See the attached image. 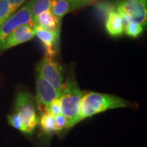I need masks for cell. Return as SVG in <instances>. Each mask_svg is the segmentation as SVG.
<instances>
[{"instance_id": "cell-17", "label": "cell", "mask_w": 147, "mask_h": 147, "mask_svg": "<svg viewBox=\"0 0 147 147\" xmlns=\"http://www.w3.org/2000/svg\"><path fill=\"white\" fill-rule=\"evenodd\" d=\"M11 16L8 0H0V27Z\"/></svg>"}, {"instance_id": "cell-22", "label": "cell", "mask_w": 147, "mask_h": 147, "mask_svg": "<svg viewBox=\"0 0 147 147\" xmlns=\"http://www.w3.org/2000/svg\"><path fill=\"white\" fill-rule=\"evenodd\" d=\"M95 1V0H92V2H93V1Z\"/></svg>"}, {"instance_id": "cell-20", "label": "cell", "mask_w": 147, "mask_h": 147, "mask_svg": "<svg viewBox=\"0 0 147 147\" xmlns=\"http://www.w3.org/2000/svg\"><path fill=\"white\" fill-rule=\"evenodd\" d=\"M26 0H8L10 8L11 15L17 10L18 7H20Z\"/></svg>"}, {"instance_id": "cell-23", "label": "cell", "mask_w": 147, "mask_h": 147, "mask_svg": "<svg viewBox=\"0 0 147 147\" xmlns=\"http://www.w3.org/2000/svg\"><path fill=\"white\" fill-rule=\"evenodd\" d=\"M68 1H69V0H68Z\"/></svg>"}, {"instance_id": "cell-16", "label": "cell", "mask_w": 147, "mask_h": 147, "mask_svg": "<svg viewBox=\"0 0 147 147\" xmlns=\"http://www.w3.org/2000/svg\"><path fill=\"white\" fill-rule=\"evenodd\" d=\"M144 31V26L135 22H129L124 27V32L130 38H138Z\"/></svg>"}, {"instance_id": "cell-9", "label": "cell", "mask_w": 147, "mask_h": 147, "mask_svg": "<svg viewBox=\"0 0 147 147\" xmlns=\"http://www.w3.org/2000/svg\"><path fill=\"white\" fill-rule=\"evenodd\" d=\"M35 34L43 45L45 49V57L53 59L56 55L55 46L56 45L59 36V30L50 31L39 25H34Z\"/></svg>"}, {"instance_id": "cell-8", "label": "cell", "mask_w": 147, "mask_h": 147, "mask_svg": "<svg viewBox=\"0 0 147 147\" xmlns=\"http://www.w3.org/2000/svg\"><path fill=\"white\" fill-rule=\"evenodd\" d=\"M35 35L34 26L26 24L17 27L0 43V49H8L32 40Z\"/></svg>"}, {"instance_id": "cell-19", "label": "cell", "mask_w": 147, "mask_h": 147, "mask_svg": "<svg viewBox=\"0 0 147 147\" xmlns=\"http://www.w3.org/2000/svg\"><path fill=\"white\" fill-rule=\"evenodd\" d=\"M47 112L54 116L59 115V114L61 113L60 104H59V99L54 100L52 103H51L50 106H49V109L47 110Z\"/></svg>"}, {"instance_id": "cell-14", "label": "cell", "mask_w": 147, "mask_h": 147, "mask_svg": "<svg viewBox=\"0 0 147 147\" xmlns=\"http://www.w3.org/2000/svg\"><path fill=\"white\" fill-rule=\"evenodd\" d=\"M51 0H35L32 6L33 23L35 19L42 12L51 10Z\"/></svg>"}, {"instance_id": "cell-3", "label": "cell", "mask_w": 147, "mask_h": 147, "mask_svg": "<svg viewBox=\"0 0 147 147\" xmlns=\"http://www.w3.org/2000/svg\"><path fill=\"white\" fill-rule=\"evenodd\" d=\"M83 95V91L79 88L74 77H67L62 86L59 100L61 113L68 119L70 127L76 125Z\"/></svg>"}, {"instance_id": "cell-6", "label": "cell", "mask_w": 147, "mask_h": 147, "mask_svg": "<svg viewBox=\"0 0 147 147\" xmlns=\"http://www.w3.org/2000/svg\"><path fill=\"white\" fill-rule=\"evenodd\" d=\"M147 0H123L117 3V11L132 22L144 26L147 18Z\"/></svg>"}, {"instance_id": "cell-13", "label": "cell", "mask_w": 147, "mask_h": 147, "mask_svg": "<svg viewBox=\"0 0 147 147\" xmlns=\"http://www.w3.org/2000/svg\"><path fill=\"white\" fill-rule=\"evenodd\" d=\"M71 8L68 0H51V12L59 19L68 13Z\"/></svg>"}, {"instance_id": "cell-4", "label": "cell", "mask_w": 147, "mask_h": 147, "mask_svg": "<svg viewBox=\"0 0 147 147\" xmlns=\"http://www.w3.org/2000/svg\"><path fill=\"white\" fill-rule=\"evenodd\" d=\"M35 0H30L26 4L10 17L0 27V43L5 39V37L12 31L23 25H29L34 26L32 19V6Z\"/></svg>"}, {"instance_id": "cell-1", "label": "cell", "mask_w": 147, "mask_h": 147, "mask_svg": "<svg viewBox=\"0 0 147 147\" xmlns=\"http://www.w3.org/2000/svg\"><path fill=\"white\" fill-rule=\"evenodd\" d=\"M36 106V99L32 94L19 92L16 97L14 113L8 116L9 124L24 134H32L39 123Z\"/></svg>"}, {"instance_id": "cell-21", "label": "cell", "mask_w": 147, "mask_h": 147, "mask_svg": "<svg viewBox=\"0 0 147 147\" xmlns=\"http://www.w3.org/2000/svg\"><path fill=\"white\" fill-rule=\"evenodd\" d=\"M69 1L70 3L71 8L76 9L92 2V0H69Z\"/></svg>"}, {"instance_id": "cell-18", "label": "cell", "mask_w": 147, "mask_h": 147, "mask_svg": "<svg viewBox=\"0 0 147 147\" xmlns=\"http://www.w3.org/2000/svg\"><path fill=\"white\" fill-rule=\"evenodd\" d=\"M55 123H56V125L59 131H63L65 129H68L70 127L68 119L66 118L65 117H64L61 113L59 114V115H55Z\"/></svg>"}, {"instance_id": "cell-5", "label": "cell", "mask_w": 147, "mask_h": 147, "mask_svg": "<svg viewBox=\"0 0 147 147\" xmlns=\"http://www.w3.org/2000/svg\"><path fill=\"white\" fill-rule=\"evenodd\" d=\"M37 73L41 75L60 94L63 84V76L62 67L57 62L53 59L45 57L38 64Z\"/></svg>"}, {"instance_id": "cell-10", "label": "cell", "mask_w": 147, "mask_h": 147, "mask_svg": "<svg viewBox=\"0 0 147 147\" xmlns=\"http://www.w3.org/2000/svg\"><path fill=\"white\" fill-rule=\"evenodd\" d=\"M106 30L110 36L119 37L124 33L122 18L117 10L108 14L105 20Z\"/></svg>"}, {"instance_id": "cell-2", "label": "cell", "mask_w": 147, "mask_h": 147, "mask_svg": "<svg viewBox=\"0 0 147 147\" xmlns=\"http://www.w3.org/2000/svg\"><path fill=\"white\" fill-rule=\"evenodd\" d=\"M132 103L113 95L89 92L82 97L76 123L97 114L119 108L133 107Z\"/></svg>"}, {"instance_id": "cell-12", "label": "cell", "mask_w": 147, "mask_h": 147, "mask_svg": "<svg viewBox=\"0 0 147 147\" xmlns=\"http://www.w3.org/2000/svg\"><path fill=\"white\" fill-rule=\"evenodd\" d=\"M40 124L42 131L47 134H52L59 131L55 123V116L48 112L40 115Z\"/></svg>"}, {"instance_id": "cell-15", "label": "cell", "mask_w": 147, "mask_h": 147, "mask_svg": "<svg viewBox=\"0 0 147 147\" xmlns=\"http://www.w3.org/2000/svg\"><path fill=\"white\" fill-rule=\"evenodd\" d=\"M95 8L100 19L105 21L108 14L117 10V4L113 2H102L95 5Z\"/></svg>"}, {"instance_id": "cell-7", "label": "cell", "mask_w": 147, "mask_h": 147, "mask_svg": "<svg viewBox=\"0 0 147 147\" xmlns=\"http://www.w3.org/2000/svg\"><path fill=\"white\" fill-rule=\"evenodd\" d=\"M36 106L41 115L47 112L51 103L59 98L60 94L38 73L36 76Z\"/></svg>"}, {"instance_id": "cell-11", "label": "cell", "mask_w": 147, "mask_h": 147, "mask_svg": "<svg viewBox=\"0 0 147 147\" xmlns=\"http://www.w3.org/2000/svg\"><path fill=\"white\" fill-rule=\"evenodd\" d=\"M61 19L55 16L51 10L42 12L34 21V25H37L50 31L59 30Z\"/></svg>"}]
</instances>
